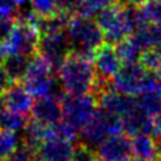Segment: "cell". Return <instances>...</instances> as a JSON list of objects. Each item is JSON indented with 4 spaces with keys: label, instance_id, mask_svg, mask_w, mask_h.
Listing matches in <instances>:
<instances>
[{
    "label": "cell",
    "instance_id": "6da1fadb",
    "mask_svg": "<svg viewBox=\"0 0 161 161\" xmlns=\"http://www.w3.org/2000/svg\"><path fill=\"white\" fill-rule=\"evenodd\" d=\"M58 78L64 93L82 95L93 93L97 82V71L92 59L71 51L59 66Z\"/></svg>",
    "mask_w": 161,
    "mask_h": 161
},
{
    "label": "cell",
    "instance_id": "7a4b0ae2",
    "mask_svg": "<svg viewBox=\"0 0 161 161\" xmlns=\"http://www.w3.org/2000/svg\"><path fill=\"white\" fill-rule=\"evenodd\" d=\"M67 38L71 51L93 60L94 53L105 43L103 34L92 18L73 16L67 27Z\"/></svg>",
    "mask_w": 161,
    "mask_h": 161
},
{
    "label": "cell",
    "instance_id": "3957f363",
    "mask_svg": "<svg viewBox=\"0 0 161 161\" xmlns=\"http://www.w3.org/2000/svg\"><path fill=\"white\" fill-rule=\"evenodd\" d=\"M54 70L51 64L38 53L30 58L27 71L23 77V85L34 98L60 94L57 90Z\"/></svg>",
    "mask_w": 161,
    "mask_h": 161
},
{
    "label": "cell",
    "instance_id": "277c9868",
    "mask_svg": "<svg viewBox=\"0 0 161 161\" xmlns=\"http://www.w3.org/2000/svg\"><path fill=\"white\" fill-rule=\"evenodd\" d=\"M60 101H62L63 110L62 119L74 126L79 133L92 121L98 110V101L93 93L82 95H71L63 93Z\"/></svg>",
    "mask_w": 161,
    "mask_h": 161
},
{
    "label": "cell",
    "instance_id": "5b68a950",
    "mask_svg": "<svg viewBox=\"0 0 161 161\" xmlns=\"http://www.w3.org/2000/svg\"><path fill=\"white\" fill-rule=\"evenodd\" d=\"M124 125L122 118L114 114H110L102 109H98L92 121L80 130L79 136L82 137L80 142H85L92 148H98L109 136L122 133Z\"/></svg>",
    "mask_w": 161,
    "mask_h": 161
},
{
    "label": "cell",
    "instance_id": "8992f818",
    "mask_svg": "<svg viewBox=\"0 0 161 161\" xmlns=\"http://www.w3.org/2000/svg\"><path fill=\"white\" fill-rule=\"evenodd\" d=\"M39 39L40 32L35 26L26 22L15 20L11 31L2 42V44L6 55L22 54L27 55V57H32L38 51Z\"/></svg>",
    "mask_w": 161,
    "mask_h": 161
},
{
    "label": "cell",
    "instance_id": "52a82bcc",
    "mask_svg": "<svg viewBox=\"0 0 161 161\" xmlns=\"http://www.w3.org/2000/svg\"><path fill=\"white\" fill-rule=\"evenodd\" d=\"M152 73L148 71L141 63H126L122 64L119 71L112 79L113 87L119 93L137 97L145 93Z\"/></svg>",
    "mask_w": 161,
    "mask_h": 161
},
{
    "label": "cell",
    "instance_id": "ba28073f",
    "mask_svg": "<svg viewBox=\"0 0 161 161\" xmlns=\"http://www.w3.org/2000/svg\"><path fill=\"white\" fill-rule=\"evenodd\" d=\"M36 53L42 55L54 69L58 70L63 60L67 58V55L71 53L67 31L40 35Z\"/></svg>",
    "mask_w": 161,
    "mask_h": 161
},
{
    "label": "cell",
    "instance_id": "9c48e42d",
    "mask_svg": "<svg viewBox=\"0 0 161 161\" xmlns=\"http://www.w3.org/2000/svg\"><path fill=\"white\" fill-rule=\"evenodd\" d=\"M95 97H97L99 109H102L110 114L117 115V117H121V118H124L125 115H128L130 112H133L137 108L136 97L122 94L118 90L112 89V87L102 90Z\"/></svg>",
    "mask_w": 161,
    "mask_h": 161
},
{
    "label": "cell",
    "instance_id": "30bf717a",
    "mask_svg": "<svg viewBox=\"0 0 161 161\" xmlns=\"http://www.w3.org/2000/svg\"><path fill=\"white\" fill-rule=\"evenodd\" d=\"M93 64L95 67L98 78H102L105 80H112L114 75L122 67L124 63L113 44L103 43L94 53Z\"/></svg>",
    "mask_w": 161,
    "mask_h": 161
},
{
    "label": "cell",
    "instance_id": "8fae6325",
    "mask_svg": "<svg viewBox=\"0 0 161 161\" xmlns=\"http://www.w3.org/2000/svg\"><path fill=\"white\" fill-rule=\"evenodd\" d=\"M97 153L99 157L109 161H128L133 154L132 140L125 133L109 136L103 142L99 144Z\"/></svg>",
    "mask_w": 161,
    "mask_h": 161
},
{
    "label": "cell",
    "instance_id": "7c38bea8",
    "mask_svg": "<svg viewBox=\"0 0 161 161\" xmlns=\"http://www.w3.org/2000/svg\"><path fill=\"white\" fill-rule=\"evenodd\" d=\"M75 142L62 137H51L39 145L36 156L39 161H73Z\"/></svg>",
    "mask_w": 161,
    "mask_h": 161
},
{
    "label": "cell",
    "instance_id": "4fadbf2b",
    "mask_svg": "<svg viewBox=\"0 0 161 161\" xmlns=\"http://www.w3.org/2000/svg\"><path fill=\"white\" fill-rule=\"evenodd\" d=\"M63 93L59 95H47V97H40L34 102L32 108V118L46 125H54L59 122L63 118L62 110V97Z\"/></svg>",
    "mask_w": 161,
    "mask_h": 161
},
{
    "label": "cell",
    "instance_id": "5bb4252c",
    "mask_svg": "<svg viewBox=\"0 0 161 161\" xmlns=\"http://www.w3.org/2000/svg\"><path fill=\"white\" fill-rule=\"evenodd\" d=\"M4 97V106L7 109L16 112L20 114L27 115L32 112L34 108V97L32 94L26 89L24 85L14 82L3 94Z\"/></svg>",
    "mask_w": 161,
    "mask_h": 161
},
{
    "label": "cell",
    "instance_id": "9a60e30c",
    "mask_svg": "<svg viewBox=\"0 0 161 161\" xmlns=\"http://www.w3.org/2000/svg\"><path fill=\"white\" fill-rule=\"evenodd\" d=\"M122 125L125 134L130 137L140 134H153V117L140 110L138 106L122 118Z\"/></svg>",
    "mask_w": 161,
    "mask_h": 161
},
{
    "label": "cell",
    "instance_id": "2e32d148",
    "mask_svg": "<svg viewBox=\"0 0 161 161\" xmlns=\"http://www.w3.org/2000/svg\"><path fill=\"white\" fill-rule=\"evenodd\" d=\"M115 50H117V53L124 64L140 62L141 57H142V54L145 51L144 47L137 42V39L133 35L125 38L124 40H121L119 43L115 44Z\"/></svg>",
    "mask_w": 161,
    "mask_h": 161
},
{
    "label": "cell",
    "instance_id": "e0dca14e",
    "mask_svg": "<svg viewBox=\"0 0 161 161\" xmlns=\"http://www.w3.org/2000/svg\"><path fill=\"white\" fill-rule=\"evenodd\" d=\"M30 58L27 55L22 54H9L6 55V58L3 60V69L6 70L8 77L11 78L12 82H19L20 79H23L24 74L27 71Z\"/></svg>",
    "mask_w": 161,
    "mask_h": 161
},
{
    "label": "cell",
    "instance_id": "ac0fdd59",
    "mask_svg": "<svg viewBox=\"0 0 161 161\" xmlns=\"http://www.w3.org/2000/svg\"><path fill=\"white\" fill-rule=\"evenodd\" d=\"M133 154L137 157L153 161L157 158V141L152 138V134H140L132 138Z\"/></svg>",
    "mask_w": 161,
    "mask_h": 161
},
{
    "label": "cell",
    "instance_id": "d6986e66",
    "mask_svg": "<svg viewBox=\"0 0 161 161\" xmlns=\"http://www.w3.org/2000/svg\"><path fill=\"white\" fill-rule=\"evenodd\" d=\"M133 36L137 39L144 50L157 48L161 44V24L147 23L145 26L138 28L133 34Z\"/></svg>",
    "mask_w": 161,
    "mask_h": 161
},
{
    "label": "cell",
    "instance_id": "ffe728a7",
    "mask_svg": "<svg viewBox=\"0 0 161 161\" xmlns=\"http://www.w3.org/2000/svg\"><path fill=\"white\" fill-rule=\"evenodd\" d=\"M28 122L27 115L7 109L6 106L0 109V129L11 130V132H20L24 130Z\"/></svg>",
    "mask_w": 161,
    "mask_h": 161
},
{
    "label": "cell",
    "instance_id": "44dd1931",
    "mask_svg": "<svg viewBox=\"0 0 161 161\" xmlns=\"http://www.w3.org/2000/svg\"><path fill=\"white\" fill-rule=\"evenodd\" d=\"M115 3V0H78L77 15L75 16L94 18L109 6Z\"/></svg>",
    "mask_w": 161,
    "mask_h": 161
},
{
    "label": "cell",
    "instance_id": "7402d4cb",
    "mask_svg": "<svg viewBox=\"0 0 161 161\" xmlns=\"http://www.w3.org/2000/svg\"><path fill=\"white\" fill-rule=\"evenodd\" d=\"M16 132L0 129V161H4L20 144Z\"/></svg>",
    "mask_w": 161,
    "mask_h": 161
},
{
    "label": "cell",
    "instance_id": "603a6c76",
    "mask_svg": "<svg viewBox=\"0 0 161 161\" xmlns=\"http://www.w3.org/2000/svg\"><path fill=\"white\" fill-rule=\"evenodd\" d=\"M140 63L156 75L161 77V54L156 48H148L145 50L142 57H141Z\"/></svg>",
    "mask_w": 161,
    "mask_h": 161
},
{
    "label": "cell",
    "instance_id": "cb8c5ba5",
    "mask_svg": "<svg viewBox=\"0 0 161 161\" xmlns=\"http://www.w3.org/2000/svg\"><path fill=\"white\" fill-rule=\"evenodd\" d=\"M4 161H38L36 149L30 147L27 142H24V140H22L14 152Z\"/></svg>",
    "mask_w": 161,
    "mask_h": 161
},
{
    "label": "cell",
    "instance_id": "d4e9b609",
    "mask_svg": "<svg viewBox=\"0 0 161 161\" xmlns=\"http://www.w3.org/2000/svg\"><path fill=\"white\" fill-rule=\"evenodd\" d=\"M30 6L40 18H50L58 14V0H30Z\"/></svg>",
    "mask_w": 161,
    "mask_h": 161
},
{
    "label": "cell",
    "instance_id": "484cf974",
    "mask_svg": "<svg viewBox=\"0 0 161 161\" xmlns=\"http://www.w3.org/2000/svg\"><path fill=\"white\" fill-rule=\"evenodd\" d=\"M140 8L148 23L161 24V0H148Z\"/></svg>",
    "mask_w": 161,
    "mask_h": 161
},
{
    "label": "cell",
    "instance_id": "4316f807",
    "mask_svg": "<svg viewBox=\"0 0 161 161\" xmlns=\"http://www.w3.org/2000/svg\"><path fill=\"white\" fill-rule=\"evenodd\" d=\"M97 158L94 148L89 147L85 142H77L75 144L74 154H73V161H94Z\"/></svg>",
    "mask_w": 161,
    "mask_h": 161
},
{
    "label": "cell",
    "instance_id": "83f0119b",
    "mask_svg": "<svg viewBox=\"0 0 161 161\" xmlns=\"http://www.w3.org/2000/svg\"><path fill=\"white\" fill-rule=\"evenodd\" d=\"M18 12L16 0H0V14L9 18H15Z\"/></svg>",
    "mask_w": 161,
    "mask_h": 161
},
{
    "label": "cell",
    "instance_id": "f1b7e54d",
    "mask_svg": "<svg viewBox=\"0 0 161 161\" xmlns=\"http://www.w3.org/2000/svg\"><path fill=\"white\" fill-rule=\"evenodd\" d=\"M14 23L15 22H14L12 18L0 14V42H3V40L7 38V35L9 34V31H11Z\"/></svg>",
    "mask_w": 161,
    "mask_h": 161
},
{
    "label": "cell",
    "instance_id": "f546056e",
    "mask_svg": "<svg viewBox=\"0 0 161 161\" xmlns=\"http://www.w3.org/2000/svg\"><path fill=\"white\" fill-rule=\"evenodd\" d=\"M12 83L14 82L11 80V78L8 77V74L6 73V70H4L3 66H2V67H0V94H3Z\"/></svg>",
    "mask_w": 161,
    "mask_h": 161
},
{
    "label": "cell",
    "instance_id": "4dcf8cb0",
    "mask_svg": "<svg viewBox=\"0 0 161 161\" xmlns=\"http://www.w3.org/2000/svg\"><path fill=\"white\" fill-rule=\"evenodd\" d=\"M153 136L161 138V110L153 117Z\"/></svg>",
    "mask_w": 161,
    "mask_h": 161
},
{
    "label": "cell",
    "instance_id": "1f68e13d",
    "mask_svg": "<svg viewBox=\"0 0 161 161\" xmlns=\"http://www.w3.org/2000/svg\"><path fill=\"white\" fill-rule=\"evenodd\" d=\"M148 0H126V4H132V6H136V7H140L142 6L144 3H147Z\"/></svg>",
    "mask_w": 161,
    "mask_h": 161
},
{
    "label": "cell",
    "instance_id": "d6a6232c",
    "mask_svg": "<svg viewBox=\"0 0 161 161\" xmlns=\"http://www.w3.org/2000/svg\"><path fill=\"white\" fill-rule=\"evenodd\" d=\"M4 58H6V53H4V48H3V44L2 42H0V64L3 63V60Z\"/></svg>",
    "mask_w": 161,
    "mask_h": 161
},
{
    "label": "cell",
    "instance_id": "836d02e7",
    "mask_svg": "<svg viewBox=\"0 0 161 161\" xmlns=\"http://www.w3.org/2000/svg\"><path fill=\"white\" fill-rule=\"evenodd\" d=\"M157 158L161 161V138L157 141Z\"/></svg>",
    "mask_w": 161,
    "mask_h": 161
},
{
    "label": "cell",
    "instance_id": "e575fe53",
    "mask_svg": "<svg viewBox=\"0 0 161 161\" xmlns=\"http://www.w3.org/2000/svg\"><path fill=\"white\" fill-rule=\"evenodd\" d=\"M128 161H148L145 158H141V157H137V156H134V157H130Z\"/></svg>",
    "mask_w": 161,
    "mask_h": 161
},
{
    "label": "cell",
    "instance_id": "d590c367",
    "mask_svg": "<svg viewBox=\"0 0 161 161\" xmlns=\"http://www.w3.org/2000/svg\"><path fill=\"white\" fill-rule=\"evenodd\" d=\"M94 161H109V160H106V158H102V157H99V158H95Z\"/></svg>",
    "mask_w": 161,
    "mask_h": 161
},
{
    "label": "cell",
    "instance_id": "8d00e7d4",
    "mask_svg": "<svg viewBox=\"0 0 161 161\" xmlns=\"http://www.w3.org/2000/svg\"><path fill=\"white\" fill-rule=\"evenodd\" d=\"M156 50H157V51H158V53H160V54H161V44H160V46H158V47H157V48H156Z\"/></svg>",
    "mask_w": 161,
    "mask_h": 161
}]
</instances>
